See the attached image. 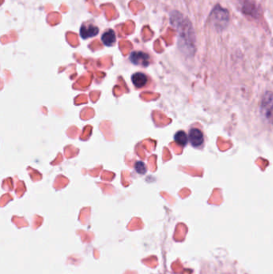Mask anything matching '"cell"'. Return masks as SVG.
Masks as SVG:
<instances>
[{
    "label": "cell",
    "mask_w": 273,
    "mask_h": 274,
    "mask_svg": "<svg viewBox=\"0 0 273 274\" xmlns=\"http://www.w3.org/2000/svg\"><path fill=\"white\" fill-rule=\"evenodd\" d=\"M170 22L176 28L179 35V46L182 52L187 55L195 53V33L191 22L180 12H173Z\"/></svg>",
    "instance_id": "obj_1"
},
{
    "label": "cell",
    "mask_w": 273,
    "mask_h": 274,
    "mask_svg": "<svg viewBox=\"0 0 273 274\" xmlns=\"http://www.w3.org/2000/svg\"><path fill=\"white\" fill-rule=\"evenodd\" d=\"M210 20L217 30H223L229 22V13L225 9L217 5L210 15Z\"/></svg>",
    "instance_id": "obj_2"
},
{
    "label": "cell",
    "mask_w": 273,
    "mask_h": 274,
    "mask_svg": "<svg viewBox=\"0 0 273 274\" xmlns=\"http://www.w3.org/2000/svg\"><path fill=\"white\" fill-rule=\"evenodd\" d=\"M260 112L262 116L268 121L273 124V93L266 92L262 97L260 103Z\"/></svg>",
    "instance_id": "obj_3"
},
{
    "label": "cell",
    "mask_w": 273,
    "mask_h": 274,
    "mask_svg": "<svg viewBox=\"0 0 273 274\" xmlns=\"http://www.w3.org/2000/svg\"><path fill=\"white\" fill-rule=\"evenodd\" d=\"M130 61L137 66L148 67L149 65L150 56L143 52H133L129 57Z\"/></svg>",
    "instance_id": "obj_4"
},
{
    "label": "cell",
    "mask_w": 273,
    "mask_h": 274,
    "mask_svg": "<svg viewBox=\"0 0 273 274\" xmlns=\"http://www.w3.org/2000/svg\"><path fill=\"white\" fill-rule=\"evenodd\" d=\"M188 140L192 146L199 148L203 144V134L198 128H191L189 131Z\"/></svg>",
    "instance_id": "obj_5"
},
{
    "label": "cell",
    "mask_w": 273,
    "mask_h": 274,
    "mask_svg": "<svg viewBox=\"0 0 273 274\" xmlns=\"http://www.w3.org/2000/svg\"><path fill=\"white\" fill-rule=\"evenodd\" d=\"M99 33V28L93 25H83L80 28V36L84 40L92 38Z\"/></svg>",
    "instance_id": "obj_6"
},
{
    "label": "cell",
    "mask_w": 273,
    "mask_h": 274,
    "mask_svg": "<svg viewBox=\"0 0 273 274\" xmlns=\"http://www.w3.org/2000/svg\"><path fill=\"white\" fill-rule=\"evenodd\" d=\"M132 82L136 88H141L148 83V77L142 72H136L132 75Z\"/></svg>",
    "instance_id": "obj_7"
},
{
    "label": "cell",
    "mask_w": 273,
    "mask_h": 274,
    "mask_svg": "<svg viewBox=\"0 0 273 274\" xmlns=\"http://www.w3.org/2000/svg\"><path fill=\"white\" fill-rule=\"evenodd\" d=\"M243 14L247 16H255L258 15L257 7L255 6V4L249 0H246L245 3L243 4V8H242Z\"/></svg>",
    "instance_id": "obj_8"
},
{
    "label": "cell",
    "mask_w": 273,
    "mask_h": 274,
    "mask_svg": "<svg viewBox=\"0 0 273 274\" xmlns=\"http://www.w3.org/2000/svg\"><path fill=\"white\" fill-rule=\"evenodd\" d=\"M102 42L105 46H112L116 40V33L113 30H108L102 36Z\"/></svg>",
    "instance_id": "obj_9"
},
{
    "label": "cell",
    "mask_w": 273,
    "mask_h": 274,
    "mask_svg": "<svg viewBox=\"0 0 273 274\" xmlns=\"http://www.w3.org/2000/svg\"><path fill=\"white\" fill-rule=\"evenodd\" d=\"M175 141L179 145L185 146L187 141H188V136L183 131H180V132H176V135H175Z\"/></svg>",
    "instance_id": "obj_10"
},
{
    "label": "cell",
    "mask_w": 273,
    "mask_h": 274,
    "mask_svg": "<svg viewBox=\"0 0 273 274\" xmlns=\"http://www.w3.org/2000/svg\"><path fill=\"white\" fill-rule=\"evenodd\" d=\"M135 169H136V172H138L139 174H145L147 172V168H146L145 164L142 161H137L135 164Z\"/></svg>",
    "instance_id": "obj_11"
}]
</instances>
